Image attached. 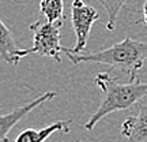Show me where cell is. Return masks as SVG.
<instances>
[{
  "instance_id": "11",
  "label": "cell",
  "mask_w": 147,
  "mask_h": 142,
  "mask_svg": "<svg viewBox=\"0 0 147 142\" xmlns=\"http://www.w3.org/2000/svg\"><path fill=\"white\" fill-rule=\"evenodd\" d=\"M143 22H144V25L147 26V0L144 1V4H143Z\"/></svg>"
},
{
  "instance_id": "7",
  "label": "cell",
  "mask_w": 147,
  "mask_h": 142,
  "mask_svg": "<svg viewBox=\"0 0 147 142\" xmlns=\"http://www.w3.org/2000/svg\"><path fill=\"white\" fill-rule=\"evenodd\" d=\"M27 56L26 49H19L12 33L0 19V58L12 67L21 62L22 58Z\"/></svg>"
},
{
  "instance_id": "1",
  "label": "cell",
  "mask_w": 147,
  "mask_h": 142,
  "mask_svg": "<svg viewBox=\"0 0 147 142\" xmlns=\"http://www.w3.org/2000/svg\"><path fill=\"white\" fill-rule=\"evenodd\" d=\"M63 52L75 66L80 63L105 64L110 69L125 73L128 75V82H134L138 79V73L142 70L147 58V41L125 37L123 41L98 52L84 51L82 53H72L65 47H63Z\"/></svg>"
},
{
  "instance_id": "9",
  "label": "cell",
  "mask_w": 147,
  "mask_h": 142,
  "mask_svg": "<svg viewBox=\"0 0 147 142\" xmlns=\"http://www.w3.org/2000/svg\"><path fill=\"white\" fill-rule=\"evenodd\" d=\"M40 15L49 22H64V0H41Z\"/></svg>"
},
{
  "instance_id": "6",
  "label": "cell",
  "mask_w": 147,
  "mask_h": 142,
  "mask_svg": "<svg viewBox=\"0 0 147 142\" xmlns=\"http://www.w3.org/2000/svg\"><path fill=\"white\" fill-rule=\"evenodd\" d=\"M121 135L125 137V142H147V104L139 107L135 116H128L123 126Z\"/></svg>"
},
{
  "instance_id": "3",
  "label": "cell",
  "mask_w": 147,
  "mask_h": 142,
  "mask_svg": "<svg viewBox=\"0 0 147 142\" xmlns=\"http://www.w3.org/2000/svg\"><path fill=\"white\" fill-rule=\"evenodd\" d=\"M64 22H49L44 18H38L29 26L33 33V47L26 49L27 55H40L55 59L56 62L61 60L63 47L60 41V29Z\"/></svg>"
},
{
  "instance_id": "5",
  "label": "cell",
  "mask_w": 147,
  "mask_h": 142,
  "mask_svg": "<svg viewBox=\"0 0 147 142\" xmlns=\"http://www.w3.org/2000/svg\"><path fill=\"white\" fill-rule=\"evenodd\" d=\"M55 97H56V92H47V93L41 94L40 97H37L34 100L27 101L26 104H23V105L12 109L8 113L0 115V142H8V134H10V131L27 113H30L33 109H36L37 107L42 105L44 103L52 100Z\"/></svg>"
},
{
  "instance_id": "2",
  "label": "cell",
  "mask_w": 147,
  "mask_h": 142,
  "mask_svg": "<svg viewBox=\"0 0 147 142\" xmlns=\"http://www.w3.org/2000/svg\"><path fill=\"white\" fill-rule=\"evenodd\" d=\"M95 84L102 90L104 97L95 112L84 123V128L87 131H91L105 116L117 111L129 109L147 97V84L140 82L139 79L128 84H120L108 73H98L95 75Z\"/></svg>"
},
{
  "instance_id": "8",
  "label": "cell",
  "mask_w": 147,
  "mask_h": 142,
  "mask_svg": "<svg viewBox=\"0 0 147 142\" xmlns=\"http://www.w3.org/2000/svg\"><path fill=\"white\" fill-rule=\"evenodd\" d=\"M71 120H59L42 128H25L16 135L14 142H45L55 132H69Z\"/></svg>"
},
{
  "instance_id": "12",
  "label": "cell",
  "mask_w": 147,
  "mask_h": 142,
  "mask_svg": "<svg viewBox=\"0 0 147 142\" xmlns=\"http://www.w3.org/2000/svg\"><path fill=\"white\" fill-rule=\"evenodd\" d=\"M78 142H82V141H78Z\"/></svg>"
},
{
  "instance_id": "10",
  "label": "cell",
  "mask_w": 147,
  "mask_h": 142,
  "mask_svg": "<svg viewBox=\"0 0 147 142\" xmlns=\"http://www.w3.org/2000/svg\"><path fill=\"white\" fill-rule=\"evenodd\" d=\"M97 1L106 11V16H108V19H106V29L110 30V32L115 30L119 12H120L121 8L125 7V3L128 0H97Z\"/></svg>"
},
{
  "instance_id": "4",
  "label": "cell",
  "mask_w": 147,
  "mask_h": 142,
  "mask_svg": "<svg viewBox=\"0 0 147 142\" xmlns=\"http://www.w3.org/2000/svg\"><path fill=\"white\" fill-rule=\"evenodd\" d=\"M100 19V12L94 7L84 3L83 0H72L71 3V23L76 36L72 48H67L72 53H82L86 51L91 27L95 21Z\"/></svg>"
}]
</instances>
